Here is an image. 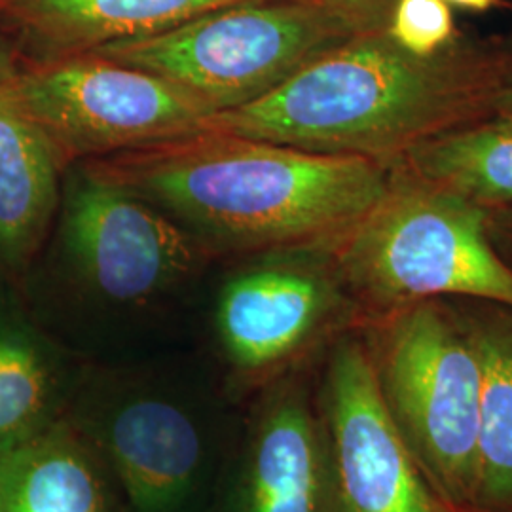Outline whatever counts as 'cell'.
I'll use <instances>...</instances> for the list:
<instances>
[{
    "label": "cell",
    "instance_id": "cell-1",
    "mask_svg": "<svg viewBox=\"0 0 512 512\" xmlns=\"http://www.w3.org/2000/svg\"><path fill=\"white\" fill-rule=\"evenodd\" d=\"M90 175L152 203L203 249L332 251L384 198L391 164L207 129L88 160Z\"/></svg>",
    "mask_w": 512,
    "mask_h": 512
},
{
    "label": "cell",
    "instance_id": "cell-2",
    "mask_svg": "<svg viewBox=\"0 0 512 512\" xmlns=\"http://www.w3.org/2000/svg\"><path fill=\"white\" fill-rule=\"evenodd\" d=\"M512 38L459 37L435 57L406 54L380 31L317 55L253 103L207 129L319 154L393 164L421 141L494 114Z\"/></svg>",
    "mask_w": 512,
    "mask_h": 512
},
{
    "label": "cell",
    "instance_id": "cell-3",
    "mask_svg": "<svg viewBox=\"0 0 512 512\" xmlns=\"http://www.w3.org/2000/svg\"><path fill=\"white\" fill-rule=\"evenodd\" d=\"M391 167L384 198L330 251L361 325L421 300L512 304V270L488 236V209Z\"/></svg>",
    "mask_w": 512,
    "mask_h": 512
},
{
    "label": "cell",
    "instance_id": "cell-4",
    "mask_svg": "<svg viewBox=\"0 0 512 512\" xmlns=\"http://www.w3.org/2000/svg\"><path fill=\"white\" fill-rule=\"evenodd\" d=\"M385 414L437 494L475 512L482 374L448 298L387 311L359 327Z\"/></svg>",
    "mask_w": 512,
    "mask_h": 512
},
{
    "label": "cell",
    "instance_id": "cell-5",
    "mask_svg": "<svg viewBox=\"0 0 512 512\" xmlns=\"http://www.w3.org/2000/svg\"><path fill=\"white\" fill-rule=\"evenodd\" d=\"M357 33L317 0H243L93 54L164 78L215 116L264 97Z\"/></svg>",
    "mask_w": 512,
    "mask_h": 512
},
{
    "label": "cell",
    "instance_id": "cell-6",
    "mask_svg": "<svg viewBox=\"0 0 512 512\" xmlns=\"http://www.w3.org/2000/svg\"><path fill=\"white\" fill-rule=\"evenodd\" d=\"M12 88L63 165L198 135L211 118L164 78L93 52L14 63Z\"/></svg>",
    "mask_w": 512,
    "mask_h": 512
},
{
    "label": "cell",
    "instance_id": "cell-7",
    "mask_svg": "<svg viewBox=\"0 0 512 512\" xmlns=\"http://www.w3.org/2000/svg\"><path fill=\"white\" fill-rule=\"evenodd\" d=\"M226 283L217 330L228 361L249 382L272 384L361 327L330 251L266 255Z\"/></svg>",
    "mask_w": 512,
    "mask_h": 512
},
{
    "label": "cell",
    "instance_id": "cell-8",
    "mask_svg": "<svg viewBox=\"0 0 512 512\" xmlns=\"http://www.w3.org/2000/svg\"><path fill=\"white\" fill-rule=\"evenodd\" d=\"M332 469V512H456L385 414L359 329L325 349L317 378Z\"/></svg>",
    "mask_w": 512,
    "mask_h": 512
},
{
    "label": "cell",
    "instance_id": "cell-9",
    "mask_svg": "<svg viewBox=\"0 0 512 512\" xmlns=\"http://www.w3.org/2000/svg\"><path fill=\"white\" fill-rule=\"evenodd\" d=\"M65 241L93 293L143 304L192 274L198 239L152 203L80 169L65 209Z\"/></svg>",
    "mask_w": 512,
    "mask_h": 512
},
{
    "label": "cell",
    "instance_id": "cell-10",
    "mask_svg": "<svg viewBox=\"0 0 512 512\" xmlns=\"http://www.w3.org/2000/svg\"><path fill=\"white\" fill-rule=\"evenodd\" d=\"M306 366L266 385L249 435L239 512H332L325 421Z\"/></svg>",
    "mask_w": 512,
    "mask_h": 512
},
{
    "label": "cell",
    "instance_id": "cell-11",
    "mask_svg": "<svg viewBox=\"0 0 512 512\" xmlns=\"http://www.w3.org/2000/svg\"><path fill=\"white\" fill-rule=\"evenodd\" d=\"M103 450L131 505L139 512H177L202 471L196 421L179 404L133 397L105 421Z\"/></svg>",
    "mask_w": 512,
    "mask_h": 512
},
{
    "label": "cell",
    "instance_id": "cell-12",
    "mask_svg": "<svg viewBox=\"0 0 512 512\" xmlns=\"http://www.w3.org/2000/svg\"><path fill=\"white\" fill-rule=\"evenodd\" d=\"M12 71L14 61L0 48V260L21 270L54 219L63 162L19 105Z\"/></svg>",
    "mask_w": 512,
    "mask_h": 512
},
{
    "label": "cell",
    "instance_id": "cell-13",
    "mask_svg": "<svg viewBox=\"0 0 512 512\" xmlns=\"http://www.w3.org/2000/svg\"><path fill=\"white\" fill-rule=\"evenodd\" d=\"M243 0H6L40 59L86 54L112 42L160 35Z\"/></svg>",
    "mask_w": 512,
    "mask_h": 512
},
{
    "label": "cell",
    "instance_id": "cell-14",
    "mask_svg": "<svg viewBox=\"0 0 512 512\" xmlns=\"http://www.w3.org/2000/svg\"><path fill=\"white\" fill-rule=\"evenodd\" d=\"M480 363V437L475 512H512V304L448 298Z\"/></svg>",
    "mask_w": 512,
    "mask_h": 512
},
{
    "label": "cell",
    "instance_id": "cell-15",
    "mask_svg": "<svg viewBox=\"0 0 512 512\" xmlns=\"http://www.w3.org/2000/svg\"><path fill=\"white\" fill-rule=\"evenodd\" d=\"M0 512H109V499L84 442L50 423L0 458Z\"/></svg>",
    "mask_w": 512,
    "mask_h": 512
},
{
    "label": "cell",
    "instance_id": "cell-16",
    "mask_svg": "<svg viewBox=\"0 0 512 512\" xmlns=\"http://www.w3.org/2000/svg\"><path fill=\"white\" fill-rule=\"evenodd\" d=\"M393 164L484 209L512 207V118L490 114L433 135Z\"/></svg>",
    "mask_w": 512,
    "mask_h": 512
},
{
    "label": "cell",
    "instance_id": "cell-17",
    "mask_svg": "<svg viewBox=\"0 0 512 512\" xmlns=\"http://www.w3.org/2000/svg\"><path fill=\"white\" fill-rule=\"evenodd\" d=\"M52 372L37 344L19 332H0V458L48 427Z\"/></svg>",
    "mask_w": 512,
    "mask_h": 512
},
{
    "label": "cell",
    "instance_id": "cell-18",
    "mask_svg": "<svg viewBox=\"0 0 512 512\" xmlns=\"http://www.w3.org/2000/svg\"><path fill=\"white\" fill-rule=\"evenodd\" d=\"M406 54L435 57L458 42L452 6L444 0H397L384 27Z\"/></svg>",
    "mask_w": 512,
    "mask_h": 512
},
{
    "label": "cell",
    "instance_id": "cell-19",
    "mask_svg": "<svg viewBox=\"0 0 512 512\" xmlns=\"http://www.w3.org/2000/svg\"><path fill=\"white\" fill-rule=\"evenodd\" d=\"M317 2H321L338 16L348 19L349 23L361 33H366V31L384 29L389 12L397 0H317Z\"/></svg>",
    "mask_w": 512,
    "mask_h": 512
},
{
    "label": "cell",
    "instance_id": "cell-20",
    "mask_svg": "<svg viewBox=\"0 0 512 512\" xmlns=\"http://www.w3.org/2000/svg\"><path fill=\"white\" fill-rule=\"evenodd\" d=\"M486 224L495 253L501 256V260L512 270V207L488 209Z\"/></svg>",
    "mask_w": 512,
    "mask_h": 512
},
{
    "label": "cell",
    "instance_id": "cell-21",
    "mask_svg": "<svg viewBox=\"0 0 512 512\" xmlns=\"http://www.w3.org/2000/svg\"><path fill=\"white\" fill-rule=\"evenodd\" d=\"M494 114H501V116L512 118V65L509 73L505 76V80H503L501 90L497 93Z\"/></svg>",
    "mask_w": 512,
    "mask_h": 512
},
{
    "label": "cell",
    "instance_id": "cell-22",
    "mask_svg": "<svg viewBox=\"0 0 512 512\" xmlns=\"http://www.w3.org/2000/svg\"><path fill=\"white\" fill-rule=\"evenodd\" d=\"M444 2L469 12H488L501 4V0H444Z\"/></svg>",
    "mask_w": 512,
    "mask_h": 512
},
{
    "label": "cell",
    "instance_id": "cell-23",
    "mask_svg": "<svg viewBox=\"0 0 512 512\" xmlns=\"http://www.w3.org/2000/svg\"><path fill=\"white\" fill-rule=\"evenodd\" d=\"M4 4H6V0H0V8H4Z\"/></svg>",
    "mask_w": 512,
    "mask_h": 512
}]
</instances>
